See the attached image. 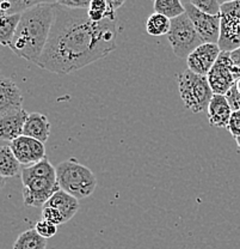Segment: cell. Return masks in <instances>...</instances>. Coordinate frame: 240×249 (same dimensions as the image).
<instances>
[{
	"label": "cell",
	"instance_id": "obj_1",
	"mask_svg": "<svg viewBox=\"0 0 240 249\" xmlns=\"http://www.w3.org/2000/svg\"><path fill=\"white\" fill-rule=\"evenodd\" d=\"M117 18L92 22L86 10L58 2L47 46L37 66L58 74H69L109 55L116 48Z\"/></svg>",
	"mask_w": 240,
	"mask_h": 249
},
{
	"label": "cell",
	"instance_id": "obj_2",
	"mask_svg": "<svg viewBox=\"0 0 240 249\" xmlns=\"http://www.w3.org/2000/svg\"><path fill=\"white\" fill-rule=\"evenodd\" d=\"M58 1H42L22 14L10 49L19 58L37 65L47 46Z\"/></svg>",
	"mask_w": 240,
	"mask_h": 249
},
{
	"label": "cell",
	"instance_id": "obj_3",
	"mask_svg": "<svg viewBox=\"0 0 240 249\" xmlns=\"http://www.w3.org/2000/svg\"><path fill=\"white\" fill-rule=\"evenodd\" d=\"M56 178L61 191L71 194L78 200L91 196L97 187L95 174L76 158L59 163L56 167Z\"/></svg>",
	"mask_w": 240,
	"mask_h": 249
},
{
	"label": "cell",
	"instance_id": "obj_4",
	"mask_svg": "<svg viewBox=\"0 0 240 249\" xmlns=\"http://www.w3.org/2000/svg\"><path fill=\"white\" fill-rule=\"evenodd\" d=\"M177 83L180 98L185 107L195 114L207 110L214 96L208 77L200 76L187 70L177 74Z\"/></svg>",
	"mask_w": 240,
	"mask_h": 249
},
{
	"label": "cell",
	"instance_id": "obj_5",
	"mask_svg": "<svg viewBox=\"0 0 240 249\" xmlns=\"http://www.w3.org/2000/svg\"><path fill=\"white\" fill-rule=\"evenodd\" d=\"M167 40L175 55L180 59H188L196 48L205 43L187 14L171 20Z\"/></svg>",
	"mask_w": 240,
	"mask_h": 249
},
{
	"label": "cell",
	"instance_id": "obj_6",
	"mask_svg": "<svg viewBox=\"0 0 240 249\" xmlns=\"http://www.w3.org/2000/svg\"><path fill=\"white\" fill-rule=\"evenodd\" d=\"M22 182L23 200L30 207H43L56 192L60 191L56 178L33 175L25 168L22 169Z\"/></svg>",
	"mask_w": 240,
	"mask_h": 249
},
{
	"label": "cell",
	"instance_id": "obj_7",
	"mask_svg": "<svg viewBox=\"0 0 240 249\" xmlns=\"http://www.w3.org/2000/svg\"><path fill=\"white\" fill-rule=\"evenodd\" d=\"M221 52L240 48V0L221 2V31L218 43Z\"/></svg>",
	"mask_w": 240,
	"mask_h": 249
},
{
	"label": "cell",
	"instance_id": "obj_8",
	"mask_svg": "<svg viewBox=\"0 0 240 249\" xmlns=\"http://www.w3.org/2000/svg\"><path fill=\"white\" fill-rule=\"evenodd\" d=\"M208 82L214 95H226L240 79V67L234 64L227 52H221L218 61L208 74Z\"/></svg>",
	"mask_w": 240,
	"mask_h": 249
},
{
	"label": "cell",
	"instance_id": "obj_9",
	"mask_svg": "<svg viewBox=\"0 0 240 249\" xmlns=\"http://www.w3.org/2000/svg\"><path fill=\"white\" fill-rule=\"evenodd\" d=\"M185 14L189 16L196 30L200 34L205 43H215L218 45L221 31V15L209 16L196 9L190 1H183Z\"/></svg>",
	"mask_w": 240,
	"mask_h": 249
},
{
	"label": "cell",
	"instance_id": "obj_10",
	"mask_svg": "<svg viewBox=\"0 0 240 249\" xmlns=\"http://www.w3.org/2000/svg\"><path fill=\"white\" fill-rule=\"evenodd\" d=\"M12 152H14L18 162L20 164L29 167L35 163L46 160V146L45 142L36 140L29 137L22 136L10 142Z\"/></svg>",
	"mask_w": 240,
	"mask_h": 249
},
{
	"label": "cell",
	"instance_id": "obj_11",
	"mask_svg": "<svg viewBox=\"0 0 240 249\" xmlns=\"http://www.w3.org/2000/svg\"><path fill=\"white\" fill-rule=\"evenodd\" d=\"M221 54L215 43H203L188 56V70L200 76L207 77Z\"/></svg>",
	"mask_w": 240,
	"mask_h": 249
},
{
	"label": "cell",
	"instance_id": "obj_12",
	"mask_svg": "<svg viewBox=\"0 0 240 249\" xmlns=\"http://www.w3.org/2000/svg\"><path fill=\"white\" fill-rule=\"evenodd\" d=\"M23 96L16 83L2 76L0 80V118L22 110Z\"/></svg>",
	"mask_w": 240,
	"mask_h": 249
},
{
	"label": "cell",
	"instance_id": "obj_13",
	"mask_svg": "<svg viewBox=\"0 0 240 249\" xmlns=\"http://www.w3.org/2000/svg\"><path fill=\"white\" fill-rule=\"evenodd\" d=\"M29 114L22 109L16 113L9 114L0 118V138L4 142H14L23 136L25 123Z\"/></svg>",
	"mask_w": 240,
	"mask_h": 249
},
{
	"label": "cell",
	"instance_id": "obj_14",
	"mask_svg": "<svg viewBox=\"0 0 240 249\" xmlns=\"http://www.w3.org/2000/svg\"><path fill=\"white\" fill-rule=\"evenodd\" d=\"M208 123L211 127L227 128L232 115V109L227 102L226 96L214 95L208 106Z\"/></svg>",
	"mask_w": 240,
	"mask_h": 249
},
{
	"label": "cell",
	"instance_id": "obj_15",
	"mask_svg": "<svg viewBox=\"0 0 240 249\" xmlns=\"http://www.w3.org/2000/svg\"><path fill=\"white\" fill-rule=\"evenodd\" d=\"M23 136L46 142L50 136V123L45 114L32 113L25 123Z\"/></svg>",
	"mask_w": 240,
	"mask_h": 249
},
{
	"label": "cell",
	"instance_id": "obj_16",
	"mask_svg": "<svg viewBox=\"0 0 240 249\" xmlns=\"http://www.w3.org/2000/svg\"><path fill=\"white\" fill-rule=\"evenodd\" d=\"M46 206L54 207L58 210L64 217V222H68L72 218L76 216L77 212L79 211V201L71 194L66 193L64 191H59L49 199Z\"/></svg>",
	"mask_w": 240,
	"mask_h": 249
},
{
	"label": "cell",
	"instance_id": "obj_17",
	"mask_svg": "<svg viewBox=\"0 0 240 249\" xmlns=\"http://www.w3.org/2000/svg\"><path fill=\"white\" fill-rule=\"evenodd\" d=\"M20 171V163L12 152L10 145L2 144L0 147V175L2 178H14Z\"/></svg>",
	"mask_w": 240,
	"mask_h": 249
},
{
	"label": "cell",
	"instance_id": "obj_18",
	"mask_svg": "<svg viewBox=\"0 0 240 249\" xmlns=\"http://www.w3.org/2000/svg\"><path fill=\"white\" fill-rule=\"evenodd\" d=\"M22 15H0V42L2 46H10L20 22Z\"/></svg>",
	"mask_w": 240,
	"mask_h": 249
},
{
	"label": "cell",
	"instance_id": "obj_19",
	"mask_svg": "<svg viewBox=\"0 0 240 249\" xmlns=\"http://www.w3.org/2000/svg\"><path fill=\"white\" fill-rule=\"evenodd\" d=\"M47 240L40 236L35 229H28L20 233L14 245V249H46Z\"/></svg>",
	"mask_w": 240,
	"mask_h": 249
},
{
	"label": "cell",
	"instance_id": "obj_20",
	"mask_svg": "<svg viewBox=\"0 0 240 249\" xmlns=\"http://www.w3.org/2000/svg\"><path fill=\"white\" fill-rule=\"evenodd\" d=\"M156 14H160L169 19H175L185 14V9L179 0H156L153 2Z\"/></svg>",
	"mask_w": 240,
	"mask_h": 249
},
{
	"label": "cell",
	"instance_id": "obj_21",
	"mask_svg": "<svg viewBox=\"0 0 240 249\" xmlns=\"http://www.w3.org/2000/svg\"><path fill=\"white\" fill-rule=\"evenodd\" d=\"M87 15L90 19L95 23H100L108 18H117L116 11H113L109 6L108 0H91Z\"/></svg>",
	"mask_w": 240,
	"mask_h": 249
},
{
	"label": "cell",
	"instance_id": "obj_22",
	"mask_svg": "<svg viewBox=\"0 0 240 249\" xmlns=\"http://www.w3.org/2000/svg\"><path fill=\"white\" fill-rule=\"evenodd\" d=\"M171 28V19L160 14H152L146 22V30L151 36L167 35Z\"/></svg>",
	"mask_w": 240,
	"mask_h": 249
},
{
	"label": "cell",
	"instance_id": "obj_23",
	"mask_svg": "<svg viewBox=\"0 0 240 249\" xmlns=\"http://www.w3.org/2000/svg\"><path fill=\"white\" fill-rule=\"evenodd\" d=\"M42 1H25V0H2L0 2V15H22Z\"/></svg>",
	"mask_w": 240,
	"mask_h": 249
},
{
	"label": "cell",
	"instance_id": "obj_24",
	"mask_svg": "<svg viewBox=\"0 0 240 249\" xmlns=\"http://www.w3.org/2000/svg\"><path fill=\"white\" fill-rule=\"evenodd\" d=\"M190 2L203 14L209 16L221 15V2L218 0H190Z\"/></svg>",
	"mask_w": 240,
	"mask_h": 249
},
{
	"label": "cell",
	"instance_id": "obj_25",
	"mask_svg": "<svg viewBox=\"0 0 240 249\" xmlns=\"http://www.w3.org/2000/svg\"><path fill=\"white\" fill-rule=\"evenodd\" d=\"M33 229L37 231L38 235L42 236L46 240H48V238H51L53 236H55V233L58 232V225L53 224V223L48 222V220L41 219L36 223Z\"/></svg>",
	"mask_w": 240,
	"mask_h": 249
},
{
	"label": "cell",
	"instance_id": "obj_26",
	"mask_svg": "<svg viewBox=\"0 0 240 249\" xmlns=\"http://www.w3.org/2000/svg\"><path fill=\"white\" fill-rule=\"evenodd\" d=\"M42 219L48 220V222L53 223L55 225H60L64 223V217L61 216V213L58 210L50 206H46V205L42 207Z\"/></svg>",
	"mask_w": 240,
	"mask_h": 249
},
{
	"label": "cell",
	"instance_id": "obj_27",
	"mask_svg": "<svg viewBox=\"0 0 240 249\" xmlns=\"http://www.w3.org/2000/svg\"><path fill=\"white\" fill-rule=\"evenodd\" d=\"M227 102H228L229 107H231L232 111L240 110V92L237 89V85L234 84L233 87L229 89V91L226 93Z\"/></svg>",
	"mask_w": 240,
	"mask_h": 249
},
{
	"label": "cell",
	"instance_id": "obj_28",
	"mask_svg": "<svg viewBox=\"0 0 240 249\" xmlns=\"http://www.w3.org/2000/svg\"><path fill=\"white\" fill-rule=\"evenodd\" d=\"M227 129H228L229 133H231L234 138L240 137V110L233 111V113H232Z\"/></svg>",
	"mask_w": 240,
	"mask_h": 249
},
{
	"label": "cell",
	"instance_id": "obj_29",
	"mask_svg": "<svg viewBox=\"0 0 240 249\" xmlns=\"http://www.w3.org/2000/svg\"><path fill=\"white\" fill-rule=\"evenodd\" d=\"M59 4L63 5L64 7L74 10H89L90 5H91V0H76V1H71V0H59Z\"/></svg>",
	"mask_w": 240,
	"mask_h": 249
},
{
	"label": "cell",
	"instance_id": "obj_30",
	"mask_svg": "<svg viewBox=\"0 0 240 249\" xmlns=\"http://www.w3.org/2000/svg\"><path fill=\"white\" fill-rule=\"evenodd\" d=\"M229 55H231V59L233 60L234 64H236L238 67H240V48L231 52V53H229Z\"/></svg>",
	"mask_w": 240,
	"mask_h": 249
},
{
	"label": "cell",
	"instance_id": "obj_31",
	"mask_svg": "<svg viewBox=\"0 0 240 249\" xmlns=\"http://www.w3.org/2000/svg\"><path fill=\"white\" fill-rule=\"evenodd\" d=\"M108 4H109V6L112 7L113 11H116L118 7H121L125 4V1H122V0H120V1H117V0H108Z\"/></svg>",
	"mask_w": 240,
	"mask_h": 249
},
{
	"label": "cell",
	"instance_id": "obj_32",
	"mask_svg": "<svg viewBox=\"0 0 240 249\" xmlns=\"http://www.w3.org/2000/svg\"><path fill=\"white\" fill-rule=\"evenodd\" d=\"M236 85H237V89H238V91L240 92V79H238V80H237Z\"/></svg>",
	"mask_w": 240,
	"mask_h": 249
},
{
	"label": "cell",
	"instance_id": "obj_33",
	"mask_svg": "<svg viewBox=\"0 0 240 249\" xmlns=\"http://www.w3.org/2000/svg\"><path fill=\"white\" fill-rule=\"evenodd\" d=\"M236 142H237V145H238V149L240 151V137H238V138H236Z\"/></svg>",
	"mask_w": 240,
	"mask_h": 249
}]
</instances>
